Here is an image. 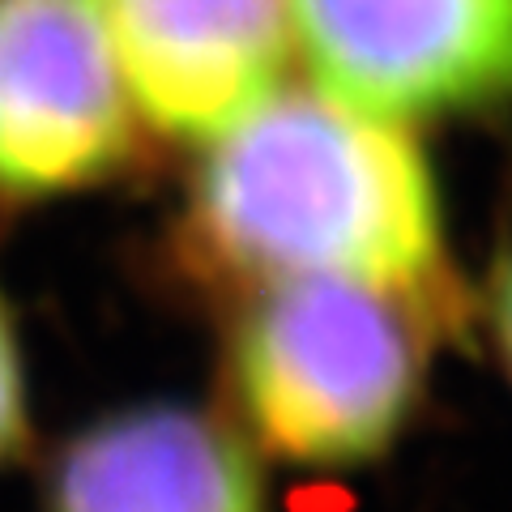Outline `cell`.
Returning a JSON list of instances; mask_svg holds the SVG:
<instances>
[{
    "instance_id": "cell-1",
    "label": "cell",
    "mask_w": 512,
    "mask_h": 512,
    "mask_svg": "<svg viewBox=\"0 0 512 512\" xmlns=\"http://www.w3.org/2000/svg\"><path fill=\"white\" fill-rule=\"evenodd\" d=\"M205 146L192 227L231 274L350 278L453 316L440 192L402 124L278 86Z\"/></svg>"
},
{
    "instance_id": "cell-5",
    "label": "cell",
    "mask_w": 512,
    "mask_h": 512,
    "mask_svg": "<svg viewBox=\"0 0 512 512\" xmlns=\"http://www.w3.org/2000/svg\"><path fill=\"white\" fill-rule=\"evenodd\" d=\"M137 120L214 141L282 86L286 0H99Z\"/></svg>"
},
{
    "instance_id": "cell-7",
    "label": "cell",
    "mask_w": 512,
    "mask_h": 512,
    "mask_svg": "<svg viewBox=\"0 0 512 512\" xmlns=\"http://www.w3.org/2000/svg\"><path fill=\"white\" fill-rule=\"evenodd\" d=\"M30 436V376L22 355V333L0 295V470L26 448Z\"/></svg>"
},
{
    "instance_id": "cell-8",
    "label": "cell",
    "mask_w": 512,
    "mask_h": 512,
    "mask_svg": "<svg viewBox=\"0 0 512 512\" xmlns=\"http://www.w3.org/2000/svg\"><path fill=\"white\" fill-rule=\"evenodd\" d=\"M487 320H491V338H495V350L512 376V252L500 261L491 278V295H487Z\"/></svg>"
},
{
    "instance_id": "cell-3",
    "label": "cell",
    "mask_w": 512,
    "mask_h": 512,
    "mask_svg": "<svg viewBox=\"0 0 512 512\" xmlns=\"http://www.w3.org/2000/svg\"><path fill=\"white\" fill-rule=\"evenodd\" d=\"M128 99L99 0H0V201H52L133 154Z\"/></svg>"
},
{
    "instance_id": "cell-4",
    "label": "cell",
    "mask_w": 512,
    "mask_h": 512,
    "mask_svg": "<svg viewBox=\"0 0 512 512\" xmlns=\"http://www.w3.org/2000/svg\"><path fill=\"white\" fill-rule=\"evenodd\" d=\"M316 90L389 124L512 99V0H286Z\"/></svg>"
},
{
    "instance_id": "cell-6",
    "label": "cell",
    "mask_w": 512,
    "mask_h": 512,
    "mask_svg": "<svg viewBox=\"0 0 512 512\" xmlns=\"http://www.w3.org/2000/svg\"><path fill=\"white\" fill-rule=\"evenodd\" d=\"M43 512H274L248 436L180 402L86 423L47 466Z\"/></svg>"
},
{
    "instance_id": "cell-2",
    "label": "cell",
    "mask_w": 512,
    "mask_h": 512,
    "mask_svg": "<svg viewBox=\"0 0 512 512\" xmlns=\"http://www.w3.org/2000/svg\"><path fill=\"white\" fill-rule=\"evenodd\" d=\"M427 308L350 278L256 282L227 350L248 444L303 470L372 466L427 384Z\"/></svg>"
}]
</instances>
